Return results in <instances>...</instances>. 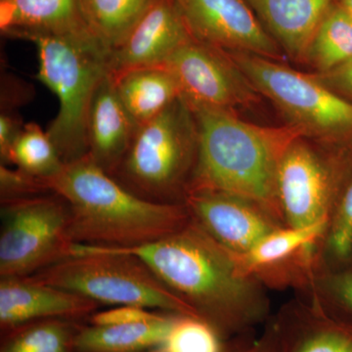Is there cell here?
<instances>
[{
    "instance_id": "3957f363",
    "label": "cell",
    "mask_w": 352,
    "mask_h": 352,
    "mask_svg": "<svg viewBox=\"0 0 352 352\" xmlns=\"http://www.w3.org/2000/svg\"><path fill=\"white\" fill-rule=\"evenodd\" d=\"M68 204L74 244L133 248L176 232L191 220L184 203L162 204L132 193L85 156L46 180Z\"/></svg>"
},
{
    "instance_id": "484cf974",
    "label": "cell",
    "mask_w": 352,
    "mask_h": 352,
    "mask_svg": "<svg viewBox=\"0 0 352 352\" xmlns=\"http://www.w3.org/2000/svg\"><path fill=\"white\" fill-rule=\"evenodd\" d=\"M226 346L207 322L180 315L162 346L166 352H226Z\"/></svg>"
},
{
    "instance_id": "4fadbf2b",
    "label": "cell",
    "mask_w": 352,
    "mask_h": 352,
    "mask_svg": "<svg viewBox=\"0 0 352 352\" xmlns=\"http://www.w3.org/2000/svg\"><path fill=\"white\" fill-rule=\"evenodd\" d=\"M192 219L221 247L241 256L284 227L256 204L224 192L191 190L184 200Z\"/></svg>"
},
{
    "instance_id": "e0dca14e",
    "label": "cell",
    "mask_w": 352,
    "mask_h": 352,
    "mask_svg": "<svg viewBox=\"0 0 352 352\" xmlns=\"http://www.w3.org/2000/svg\"><path fill=\"white\" fill-rule=\"evenodd\" d=\"M138 126L122 105L112 76L102 80L87 116L88 156L113 176L129 151Z\"/></svg>"
},
{
    "instance_id": "44dd1931",
    "label": "cell",
    "mask_w": 352,
    "mask_h": 352,
    "mask_svg": "<svg viewBox=\"0 0 352 352\" xmlns=\"http://www.w3.org/2000/svg\"><path fill=\"white\" fill-rule=\"evenodd\" d=\"M180 315L162 312L151 320L120 325L82 324L76 352H145L163 346Z\"/></svg>"
},
{
    "instance_id": "83f0119b",
    "label": "cell",
    "mask_w": 352,
    "mask_h": 352,
    "mask_svg": "<svg viewBox=\"0 0 352 352\" xmlns=\"http://www.w3.org/2000/svg\"><path fill=\"white\" fill-rule=\"evenodd\" d=\"M45 193H51L45 179L0 164V200H15Z\"/></svg>"
},
{
    "instance_id": "7c38bea8",
    "label": "cell",
    "mask_w": 352,
    "mask_h": 352,
    "mask_svg": "<svg viewBox=\"0 0 352 352\" xmlns=\"http://www.w3.org/2000/svg\"><path fill=\"white\" fill-rule=\"evenodd\" d=\"M194 38L226 51L286 61L245 0H173Z\"/></svg>"
},
{
    "instance_id": "6da1fadb",
    "label": "cell",
    "mask_w": 352,
    "mask_h": 352,
    "mask_svg": "<svg viewBox=\"0 0 352 352\" xmlns=\"http://www.w3.org/2000/svg\"><path fill=\"white\" fill-rule=\"evenodd\" d=\"M109 249L140 258L226 342L268 318L265 286L245 274L235 256L192 217L187 226L150 244Z\"/></svg>"
},
{
    "instance_id": "2e32d148",
    "label": "cell",
    "mask_w": 352,
    "mask_h": 352,
    "mask_svg": "<svg viewBox=\"0 0 352 352\" xmlns=\"http://www.w3.org/2000/svg\"><path fill=\"white\" fill-rule=\"evenodd\" d=\"M311 295L307 302L288 303L273 319L280 352H352V323Z\"/></svg>"
},
{
    "instance_id": "d4e9b609",
    "label": "cell",
    "mask_w": 352,
    "mask_h": 352,
    "mask_svg": "<svg viewBox=\"0 0 352 352\" xmlns=\"http://www.w3.org/2000/svg\"><path fill=\"white\" fill-rule=\"evenodd\" d=\"M10 164L28 175L45 180L61 173L65 166L47 131H43L34 122L25 124L11 149Z\"/></svg>"
},
{
    "instance_id": "8fae6325",
    "label": "cell",
    "mask_w": 352,
    "mask_h": 352,
    "mask_svg": "<svg viewBox=\"0 0 352 352\" xmlns=\"http://www.w3.org/2000/svg\"><path fill=\"white\" fill-rule=\"evenodd\" d=\"M329 223L281 227L268 234L251 251L235 258L245 274L264 286L311 289L320 272Z\"/></svg>"
},
{
    "instance_id": "7402d4cb",
    "label": "cell",
    "mask_w": 352,
    "mask_h": 352,
    "mask_svg": "<svg viewBox=\"0 0 352 352\" xmlns=\"http://www.w3.org/2000/svg\"><path fill=\"white\" fill-rule=\"evenodd\" d=\"M352 59V18L335 1L308 48L305 64L325 73Z\"/></svg>"
},
{
    "instance_id": "52a82bcc",
    "label": "cell",
    "mask_w": 352,
    "mask_h": 352,
    "mask_svg": "<svg viewBox=\"0 0 352 352\" xmlns=\"http://www.w3.org/2000/svg\"><path fill=\"white\" fill-rule=\"evenodd\" d=\"M227 53L258 94L270 99L303 138L324 144L352 140V102L326 87L314 74L252 53Z\"/></svg>"
},
{
    "instance_id": "cb8c5ba5",
    "label": "cell",
    "mask_w": 352,
    "mask_h": 352,
    "mask_svg": "<svg viewBox=\"0 0 352 352\" xmlns=\"http://www.w3.org/2000/svg\"><path fill=\"white\" fill-rule=\"evenodd\" d=\"M155 0H82L92 34L108 50L119 46Z\"/></svg>"
},
{
    "instance_id": "ac0fdd59",
    "label": "cell",
    "mask_w": 352,
    "mask_h": 352,
    "mask_svg": "<svg viewBox=\"0 0 352 352\" xmlns=\"http://www.w3.org/2000/svg\"><path fill=\"white\" fill-rule=\"evenodd\" d=\"M289 59L305 64L310 43L336 0H245Z\"/></svg>"
},
{
    "instance_id": "603a6c76",
    "label": "cell",
    "mask_w": 352,
    "mask_h": 352,
    "mask_svg": "<svg viewBox=\"0 0 352 352\" xmlns=\"http://www.w3.org/2000/svg\"><path fill=\"white\" fill-rule=\"evenodd\" d=\"M82 322L46 319L23 324L1 333L0 352H76Z\"/></svg>"
},
{
    "instance_id": "e575fe53",
    "label": "cell",
    "mask_w": 352,
    "mask_h": 352,
    "mask_svg": "<svg viewBox=\"0 0 352 352\" xmlns=\"http://www.w3.org/2000/svg\"><path fill=\"white\" fill-rule=\"evenodd\" d=\"M336 2L352 18V0H336Z\"/></svg>"
},
{
    "instance_id": "f1b7e54d",
    "label": "cell",
    "mask_w": 352,
    "mask_h": 352,
    "mask_svg": "<svg viewBox=\"0 0 352 352\" xmlns=\"http://www.w3.org/2000/svg\"><path fill=\"white\" fill-rule=\"evenodd\" d=\"M310 291L319 296H330L352 314V272L326 274L319 273Z\"/></svg>"
},
{
    "instance_id": "ffe728a7",
    "label": "cell",
    "mask_w": 352,
    "mask_h": 352,
    "mask_svg": "<svg viewBox=\"0 0 352 352\" xmlns=\"http://www.w3.org/2000/svg\"><path fill=\"white\" fill-rule=\"evenodd\" d=\"M112 78L122 105L138 127L182 96L175 76L163 65L131 69Z\"/></svg>"
},
{
    "instance_id": "5bb4252c",
    "label": "cell",
    "mask_w": 352,
    "mask_h": 352,
    "mask_svg": "<svg viewBox=\"0 0 352 352\" xmlns=\"http://www.w3.org/2000/svg\"><path fill=\"white\" fill-rule=\"evenodd\" d=\"M193 38L173 0H155L124 41L111 51L109 74L160 66Z\"/></svg>"
},
{
    "instance_id": "30bf717a",
    "label": "cell",
    "mask_w": 352,
    "mask_h": 352,
    "mask_svg": "<svg viewBox=\"0 0 352 352\" xmlns=\"http://www.w3.org/2000/svg\"><path fill=\"white\" fill-rule=\"evenodd\" d=\"M336 171L330 157L309 139L298 138L289 146L277 176L278 201L285 226L330 222L337 205Z\"/></svg>"
},
{
    "instance_id": "f546056e",
    "label": "cell",
    "mask_w": 352,
    "mask_h": 352,
    "mask_svg": "<svg viewBox=\"0 0 352 352\" xmlns=\"http://www.w3.org/2000/svg\"><path fill=\"white\" fill-rule=\"evenodd\" d=\"M162 312H154L150 309L131 305L116 307L105 311L95 312L88 322L95 326L120 325V324L138 323L156 318Z\"/></svg>"
},
{
    "instance_id": "d6a6232c",
    "label": "cell",
    "mask_w": 352,
    "mask_h": 352,
    "mask_svg": "<svg viewBox=\"0 0 352 352\" xmlns=\"http://www.w3.org/2000/svg\"><path fill=\"white\" fill-rule=\"evenodd\" d=\"M326 87L352 102V59L325 73H312Z\"/></svg>"
},
{
    "instance_id": "836d02e7",
    "label": "cell",
    "mask_w": 352,
    "mask_h": 352,
    "mask_svg": "<svg viewBox=\"0 0 352 352\" xmlns=\"http://www.w3.org/2000/svg\"><path fill=\"white\" fill-rule=\"evenodd\" d=\"M226 352H280L276 332L272 321L266 326L263 335L258 339L245 344H228Z\"/></svg>"
},
{
    "instance_id": "8992f818",
    "label": "cell",
    "mask_w": 352,
    "mask_h": 352,
    "mask_svg": "<svg viewBox=\"0 0 352 352\" xmlns=\"http://www.w3.org/2000/svg\"><path fill=\"white\" fill-rule=\"evenodd\" d=\"M198 151L195 115L182 96L138 127L113 177L146 200L183 203Z\"/></svg>"
},
{
    "instance_id": "7a4b0ae2",
    "label": "cell",
    "mask_w": 352,
    "mask_h": 352,
    "mask_svg": "<svg viewBox=\"0 0 352 352\" xmlns=\"http://www.w3.org/2000/svg\"><path fill=\"white\" fill-rule=\"evenodd\" d=\"M188 104L198 124L199 151L186 193L210 190L232 194L256 204L285 226L278 201V170L289 146L303 138L302 131L288 124L258 126L241 119L236 111Z\"/></svg>"
},
{
    "instance_id": "277c9868",
    "label": "cell",
    "mask_w": 352,
    "mask_h": 352,
    "mask_svg": "<svg viewBox=\"0 0 352 352\" xmlns=\"http://www.w3.org/2000/svg\"><path fill=\"white\" fill-rule=\"evenodd\" d=\"M38 58V80L59 100V112L47 129L65 164L87 156V116L92 98L109 74L111 50L95 36L28 32Z\"/></svg>"
},
{
    "instance_id": "1f68e13d",
    "label": "cell",
    "mask_w": 352,
    "mask_h": 352,
    "mask_svg": "<svg viewBox=\"0 0 352 352\" xmlns=\"http://www.w3.org/2000/svg\"><path fill=\"white\" fill-rule=\"evenodd\" d=\"M34 94L29 85L11 75L2 76L0 111L16 112L17 108L30 100Z\"/></svg>"
},
{
    "instance_id": "9a60e30c",
    "label": "cell",
    "mask_w": 352,
    "mask_h": 352,
    "mask_svg": "<svg viewBox=\"0 0 352 352\" xmlns=\"http://www.w3.org/2000/svg\"><path fill=\"white\" fill-rule=\"evenodd\" d=\"M100 303L65 289L38 283L30 277L0 280L1 333L46 319L82 322L97 312Z\"/></svg>"
},
{
    "instance_id": "9c48e42d",
    "label": "cell",
    "mask_w": 352,
    "mask_h": 352,
    "mask_svg": "<svg viewBox=\"0 0 352 352\" xmlns=\"http://www.w3.org/2000/svg\"><path fill=\"white\" fill-rule=\"evenodd\" d=\"M175 76L190 103L236 111L261 101V95L227 51L191 38L163 64Z\"/></svg>"
},
{
    "instance_id": "4dcf8cb0",
    "label": "cell",
    "mask_w": 352,
    "mask_h": 352,
    "mask_svg": "<svg viewBox=\"0 0 352 352\" xmlns=\"http://www.w3.org/2000/svg\"><path fill=\"white\" fill-rule=\"evenodd\" d=\"M24 126L17 112L1 111L0 113V160L2 164H10L11 149Z\"/></svg>"
},
{
    "instance_id": "4316f807",
    "label": "cell",
    "mask_w": 352,
    "mask_h": 352,
    "mask_svg": "<svg viewBox=\"0 0 352 352\" xmlns=\"http://www.w3.org/2000/svg\"><path fill=\"white\" fill-rule=\"evenodd\" d=\"M323 254L344 261L352 254V177L337 201L323 244Z\"/></svg>"
},
{
    "instance_id": "d6986e66",
    "label": "cell",
    "mask_w": 352,
    "mask_h": 352,
    "mask_svg": "<svg viewBox=\"0 0 352 352\" xmlns=\"http://www.w3.org/2000/svg\"><path fill=\"white\" fill-rule=\"evenodd\" d=\"M0 29L15 38L28 32L95 36L82 0H0Z\"/></svg>"
},
{
    "instance_id": "ba28073f",
    "label": "cell",
    "mask_w": 352,
    "mask_h": 352,
    "mask_svg": "<svg viewBox=\"0 0 352 352\" xmlns=\"http://www.w3.org/2000/svg\"><path fill=\"white\" fill-rule=\"evenodd\" d=\"M0 277H29L69 256L68 204L57 194L1 201Z\"/></svg>"
},
{
    "instance_id": "5b68a950",
    "label": "cell",
    "mask_w": 352,
    "mask_h": 352,
    "mask_svg": "<svg viewBox=\"0 0 352 352\" xmlns=\"http://www.w3.org/2000/svg\"><path fill=\"white\" fill-rule=\"evenodd\" d=\"M29 277L100 305H131L199 318L140 258L109 248L74 244L69 256Z\"/></svg>"
},
{
    "instance_id": "d590c367",
    "label": "cell",
    "mask_w": 352,
    "mask_h": 352,
    "mask_svg": "<svg viewBox=\"0 0 352 352\" xmlns=\"http://www.w3.org/2000/svg\"><path fill=\"white\" fill-rule=\"evenodd\" d=\"M145 352H166L164 351L163 346L157 347V349H151V351H148Z\"/></svg>"
}]
</instances>
